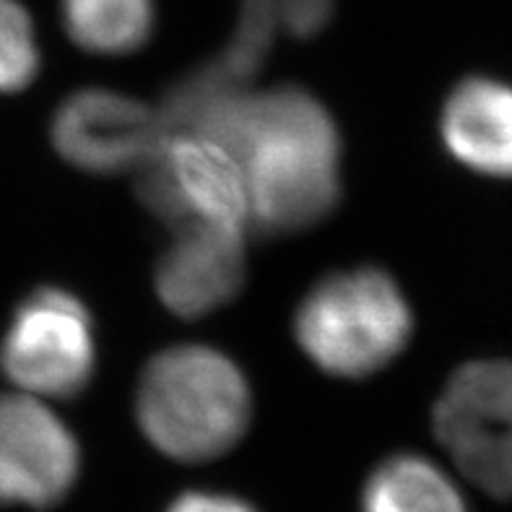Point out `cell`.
I'll return each instance as SVG.
<instances>
[{
    "label": "cell",
    "mask_w": 512,
    "mask_h": 512,
    "mask_svg": "<svg viewBox=\"0 0 512 512\" xmlns=\"http://www.w3.org/2000/svg\"><path fill=\"white\" fill-rule=\"evenodd\" d=\"M159 120L162 138H211L237 159L258 232H299L336 206V125L307 91L286 86L247 94L201 68L175 86Z\"/></svg>",
    "instance_id": "1"
},
{
    "label": "cell",
    "mask_w": 512,
    "mask_h": 512,
    "mask_svg": "<svg viewBox=\"0 0 512 512\" xmlns=\"http://www.w3.org/2000/svg\"><path fill=\"white\" fill-rule=\"evenodd\" d=\"M143 435L177 461H211L234 448L250 422V390L240 367L211 346L156 354L138 385Z\"/></svg>",
    "instance_id": "2"
},
{
    "label": "cell",
    "mask_w": 512,
    "mask_h": 512,
    "mask_svg": "<svg viewBox=\"0 0 512 512\" xmlns=\"http://www.w3.org/2000/svg\"><path fill=\"white\" fill-rule=\"evenodd\" d=\"M411 325L396 281L377 268H357L320 281L299 307L294 331L323 372L367 377L401 354Z\"/></svg>",
    "instance_id": "3"
},
{
    "label": "cell",
    "mask_w": 512,
    "mask_h": 512,
    "mask_svg": "<svg viewBox=\"0 0 512 512\" xmlns=\"http://www.w3.org/2000/svg\"><path fill=\"white\" fill-rule=\"evenodd\" d=\"M435 432L476 487L512 500V359L455 372L435 406Z\"/></svg>",
    "instance_id": "4"
},
{
    "label": "cell",
    "mask_w": 512,
    "mask_h": 512,
    "mask_svg": "<svg viewBox=\"0 0 512 512\" xmlns=\"http://www.w3.org/2000/svg\"><path fill=\"white\" fill-rule=\"evenodd\" d=\"M97 362L86 307L63 289H39L21 302L0 346L11 383L52 398L78 396Z\"/></svg>",
    "instance_id": "5"
},
{
    "label": "cell",
    "mask_w": 512,
    "mask_h": 512,
    "mask_svg": "<svg viewBox=\"0 0 512 512\" xmlns=\"http://www.w3.org/2000/svg\"><path fill=\"white\" fill-rule=\"evenodd\" d=\"M138 195L172 229H242L250 221L240 164L221 143L203 136H164L143 164Z\"/></svg>",
    "instance_id": "6"
},
{
    "label": "cell",
    "mask_w": 512,
    "mask_h": 512,
    "mask_svg": "<svg viewBox=\"0 0 512 512\" xmlns=\"http://www.w3.org/2000/svg\"><path fill=\"white\" fill-rule=\"evenodd\" d=\"M52 141L76 167L110 175L149 162L162 143V120L136 99L86 89L58 110Z\"/></svg>",
    "instance_id": "7"
},
{
    "label": "cell",
    "mask_w": 512,
    "mask_h": 512,
    "mask_svg": "<svg viewBox=\"0 0 512 512\" xmlns=\"http://www.w3.org/2000/svg\"><path fill=\"white\" fill-rule=\"evenodd\" d=\"M78 476V445L58 416L24 396H0V502L55 505Z\"/></svg>",
    "instance_id": "8"
},
{
    "label": "cell",
    "mask_w": 512,
    "mask_h": 512,
    "mask_svg": "<svg viewBox=\"0 0 512 512\" xmlns=\"http://www.w3.org/2000/svg\"><path fill=\"white\" fill-rule=\"evenodd\" d=\"M156 268V292L167 310L180 318H201L227 305L245 281L242 229L221 224H190Z\"/></svg>",
    "instance_id": "9"
},
{
    "label": "cell",
    "mask_w": 512,
    "mask_h": 512,
    "mask_svg": "<svg viewBox=\"0 0 512 512\" xmlns=\"http://www.w3.org/2000/svg\"><path fill=\"white\" fill-rule=\"evenodd\" d=\"M450 154L479 175L512 180V86L474 76L455 86L440 120Z\"/></svg>",
    "instance_id": "10"
},
{
    "label": "cell",
    "mask_w": 512,
    "mask_h": 512,
    "mask_svg": "<svg viewBox=\"0 0 512 512\" xmlns=\"http://www.w3.org/2000/svg\"><path fill=\"white\" fill-rule=\"evenodd\" d=\"M333 16V0H242L240 24L219 60L206 63L221 78L242 84L260 68L279 29L292 37H315Z\"/></svg>",
    "instance_id": "11"
},
{
    "label": "cell",
    "mask_w": 512,
    "mask_h": 512,
    "mask_svg": "<svg viewBox=\"0 0 512 512\" xmlns=\"http://www.w3.org/2000/svg\"><path fill=\"white\" fill-rule=\"evenodd\" d=\"M362 512H466V502L435 463L396 455L367 481Z\"/></svg>",
    "instance_id": "12"
},
{
    "label": "cell",
    "mask_w": 512,
    "mask_h": 512,
    "mask_svg": "<svg viewBox=\"0 0 512 512\" xmlns=\"http://www.w3.org/2000/svg\"><path fill=\"white\" fill-rule=\"evenodd\" d=\"M60 8L73 42L97 55L136 52L154 26L151 0H60Z\"/></svg>",
    "instance_id": "13"
},
{
    "label": "cell",
    "mask_w": 512,
    "mask_h": 512,
    "mask_svg": "<svg viewBox=\"0 0 512 512\" xmlns=\"http://www.w3.org/2000/svg\"><path fill=\"white\" fill-rule=\"evenodd\" d=\"M39 68L29 13L16 0H0V91L24 89Z\"/></svg>",
    "instance_id": "14"
},
{
    "label": "cell",
    "mask_w": 512,
    "mask_h": 512,
    "mask_svg": "<svg viewBox=\"0 0 512 512\" xmlns=\"http://www.w3.org/2000/svg\"><path fill=\"white\" fill-rule=\"evenodd\" d=\"M167 512H255L247 502L227 494H208V492H190L182 494L175 505Z\"/></svg>",
    "instance_id": "15"
}]
</instances>
